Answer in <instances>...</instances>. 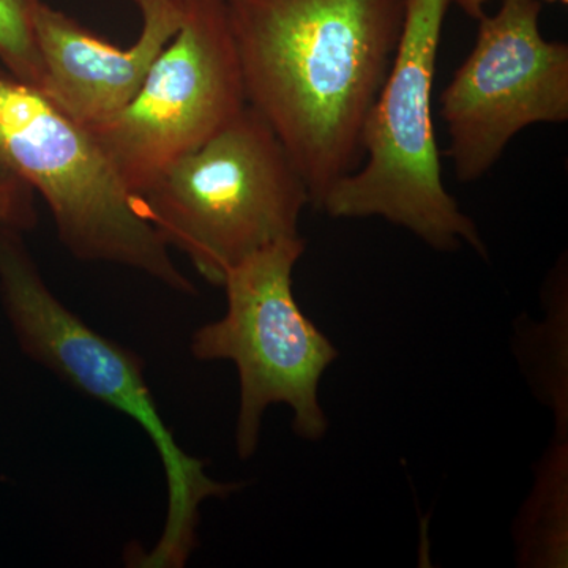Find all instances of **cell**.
Masks as SVG:
<instances>
[{
    "label": "cell",
    "mask_w": 568,
    "mask_h": 568,
    "mask_svg": "<svg viewBox=\"0 0 568 568\" xmlns=\"http://www.w3.org/2000/svg\"><path fill=\"white\" fill-rule=\"evenodd\" d=\"M246 104L320 207L362 162L366 115L395 61L405 0H224Z\"/></svg>",
    "instance_id": "obj_1"
},
{
    "label": "cell",
    "mask_w": 568,
    "mask_h": 568,
    "mask_svg": "<svg viewBox=\"0 0 568 568\" xmlns=\"http://www.w3.org/2000/svg\"><path fill=\"white\" fill-rule=\"evenodd\" d=\"M0 302L22 353L81 394L132 417L151 437L166 477V521L152 549L130 551L126 560L130 567H185L197 547L201 506L242 485L215 480L205 470L207 463L175 443L140 355L67 308L44 283L21 231L7 226H0Z\"/></svg>",
    "instance_id": "obj_2"
},
{
    "label": "cell",
    "mask_w": 568,
    "mask_h": 568,
    "mask_svg": "<svg viewBox=\"0 0 568 568\" xmlns=\"http://www.w3.org/2000/svg\"><path fill=\"white\" fill-rule=\"evenodd\" d=\"M142 219L223 286L227 272L265 246L298 237L308 189L267 122L246 104L222 132L134 194Z\"/></svg>",
    "instance_id": "obj_3"
},
{
    "label": "cell",
    "mask_w": 568,
    "mask_h": 568,
    "mask_svg": "<svg viewBox=\"0 0 568 568\" xmlns=\"http://www.w3.org/2000/svg\"><path fill=\"white\" fill-rule=\"evenodd\" d=\"M452 0H405L395 61L362 133V162L321 201L332 219L387 220L432 248L487 254L476 223L444 185L433 126L437 51Z\"/></svg>",
    "instance_id": "obj_4"
},
{
    "label": "cell",
    "mask_w": 568,
    "mask_h": 568,
    "mask_svg": "<svg viewBox=\"0 0 568 568\" xmlns=\"http://www.w3.org/2000/svg\"><path fill=\"white\" fill-rule=\"evenodd\" d=\"M0 155L41 194L74 257L125 265L182 294L193 283L145 222L88 126L44 93L0 70Z\"/></svg>",
    "instance_id": "obj_5"
},
{
    "label": "cell",
    "mask_w": 568,
    "mask_h": 568,
    "mask_svg": "<svg viewBox=\"0 0 568 568\" xmlns=\"http://www.w3.org/2000/svg\"><path fill=\"white\" fill-rule=\"evenodd\" d=\"M305 248L301 235L284 239L231 268L223 282L226 313L197 328L190 343L196 361H230L237 368L235 448L242 459L257 450L271 405L291 407L298 437L317 440L327 432L317 390L338 353L294 297L293 272Z\"/></svg>",
    "instance_id": "obj_6"
},
{
    "label": "cell",
    "mask_w": 568,
    "mask_h": 568,
    "mask_svg": "<svg viewBox=\"0 0 568 568\" xmlns=\"http://www.w3.org/2000/svg\"><path fill=\"white\" fill-rule=\"evenodd\" d=\"M245 108L244 78L224 0H182L181 28L133 99L89 130L134 196Z\"/></svg>",
    "instance_id": "obj_7"
},
{
    "label": "cell",
    "mask_w": 568,
    "mask_h": 568,
    "mask_svg": "<svg viewBox=\"0 0 568 568\" xmlns=\"http://www.w3.org/2000/svg\"><path fill=\"white\" fill-rule=\"evenodd\" d=\"M541 10V0H500L440 95L459 182L484 178L528 126L568 121V44L545 39Z\"/></svg>",
    "instance_id": "obj_8"
},
{
    "label": "cell",
    "mask_w": 568,
    "mask_h": 568,
    "mask_svg": "<svg viewBox=\"0 0 568 568\" xmlns=\"http://www.w3.org/2000/svg\"><path fill=\"white\" fill-rule=\"evenodd\" d=\"M141 32L130 48L95 36L61 10L41 2L36 40L43 69L41 93L84 126L122 110L182 22V0H133Z\"/></svg>",
    "instance_id": "obj_9"
},
{
    "label": "cell",
    "mask_w": 568,
    "mask_h": 568,
    "mask_svg": "<svg viewBox=\"0 0 568 568\" xmlns=\"http://www.w3.org/2000/svg\"><path fill=\"white\" fill-rule=\"evenodd\" d=\"M43 0H0V63L11 77L41 91L43 69L36 14Z\"/></svg>",
    "instance_id": "obj_10"
},
{
    "label": "cell",
    "mask_w": 568,
    "mask_h": 568,
    "mask_svg": "<svg viewBox=\"0 0 568 568\" xmlns=\"http://www.w3.org/2000/svg\"><path fill=\"white\" fill-rule=\"evenodd\" d=\"M0 200L9 207L22 233L31 231L37 223L33 192L10 164L0 155Z\"/></svg>",
    "instance_id": "obj_11"
},
{
    "label": "cell",
    "mask_w": 568,
    "mask_h": 568,
    "mask_svg": "<svg viewBox=\"0 0 568 568\" xmlns=\"http://www.w3.org/2000/svg\"><path fill=\"white\" fill-rule=\"evenodd\" d=\"M458 9L465 11L467 17L473 20H480L485 14V7L489 0H452ZM541 2L560 3V6H567L568 0H541Z\"/></svg>",
    "instance_id": "obj_12"
},
{
    "label": "cell",
    "mask_w": 568,
    "mask_h": 568,
    "mask_svg": "<svg viewBox=\"0 0 568 568\" xmlns=\"http://www.w3.org/2000/svg\"><path fill=\"white\" fill-rule=\"evenodd\" d=\"M0 226L13 227V230L21 231L20 226H18L17 220L11 215L9 207L2 203V200H0Z\"/></svg>",
    "instance_id": "obj_13"
}]
</instances>
